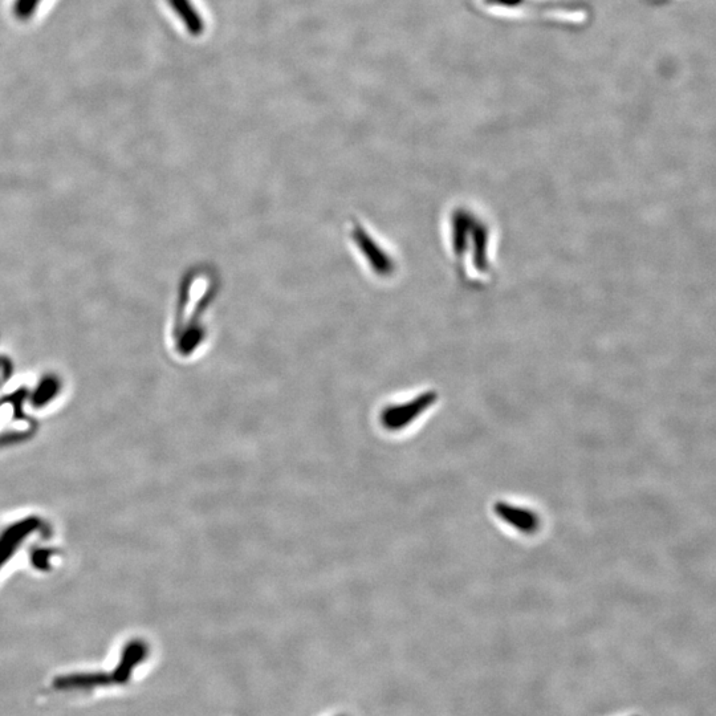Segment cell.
I'll list each match as a JSON object with an SVG mask.
<instances>
[{
    "label": "cell",
    "instance_id": "6da1fadb",
    "mask_svg": "<svg viewBox=\"0 0 716 716\" xmlns=\"http://www.w3.org/2000/svg\"><path fill=\"white\" fill-rule=\"evenodd\" d=\"M442 243L455 275L466 286L487 288L498 274V227L474 202L458 201L442 217Z\"/></svg>",
    "mask_w": 716,
    "mask_h": 716
},
{
    "label": "cell",
    "instance_id": "7a4b0ae2",
    "mask_svg": "<svg viewBox=\"0 0 716 716\" xmlns=\"http://www.w3.org/2000/svg\"><path fill=\"white\" fill-rule=\"evenodd\" d=\"M148 657L145 646L140 642H130L122 650L120 662L112 671H75L61 674L52 679L44 694H79L96 693L104 687L122 686L129 683L130 678Z\"/></svg>",
    "mask_w": 716,
    "mask_h": 716
},
{
    "label": "cell",
    "instance_id": "3957f363",
    "mask_svg": "<svg viewBox=\"0 0 716 716\" xmlns=\"http://www.w3.org/2000/svg\"><path fill=\"white\" fill-rule=\"evenodd\" d=\"M437 400V392H425L405 404L388 406L381 414L382 425L389 430L404 429L410 422L426 412L430 406H433Z\"/></svg>",
    "mask_w": 716,
    "mask_h": 716
},
{
    "label": "cell",
    "instance_id": "277c9868",
    "mask_svg": "<svg viewBox=\"0 0 716 716\" xmlns=\"http://www.w3.org/2000/svg\"><path fill=\"white\" fill-rule=\"evenodd\" d=\"M496 515L503 522L510 524L523 534H534L539 528V518L535 512L527 510V508L514 506V504L498 503L495 506Z\"/></svg>",
    "mask_w": 716,
    "mask_h": 716
},
{
    "label": "cell",
    "instance_id": "5b68a950",
    "mask_svg": "<svg viewBox=\"0 0 716 716\" xmlns=\"http://www.w3.org/2000/svg\"><path fill=\"white\" fill-rule=\"evenodd\" d=\"M42 2L43 0H15L12 10L19 20H27L35 15Z\"/></svg>",
    "mask_w": 716,
    "mask_h": 716
}]
</instances>
